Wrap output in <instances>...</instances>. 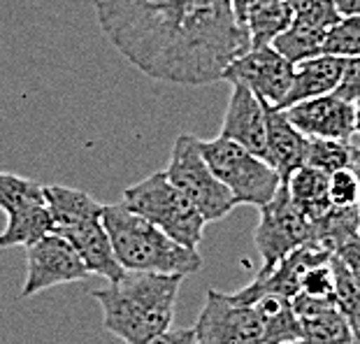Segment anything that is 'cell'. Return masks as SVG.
Masks as SVG:
<instances>
[{
	"label": "cell",
	"mask_w": 360,
	"mask_h": 344,
	"mask_svg": "<svg viewBox=\"0 0 360 344\" xmlns=\"http://www.w3.org/2000/svg\"><path fill=\"white\" fill-rule=\"evenodd\" d=\"M86 277L89 270L72 244L58 233H51L26 249V279L21 298H33L47 288Z\"/></svg>",
	"instance_id": "10"
},
{
	"label": "cell",
	"mask_w": 360,
	"mask_h": 344,
	"mask_svg": "<svg viewBox=\"0 0 360 344\" xmlns=\"http://www.w3.org/2000/svg\"><path fill=\"white\" fill-rule=\"evenodd\" d=\"M356 147L344 140H309L307 160L304 165L316 167V170L333 174L342 167H351Z\"/></svg>",
	"instance_id": "25"
},
{
	"label": "cell",
	"mask_w": 360,
	"mask_h": 344,
	"mask_svg": "<svg viewBox=\"0 0 360 344\" xmlns=\"http://www.w3.org/2000/svg\"><path fill=\"white\" fill-rule=\"evenodd\" d=\"M103 224L110 235L112 251L126 272L151 274H195L202 270V256L198 249L181 247L179 242L156 228L124 203L103 208Z\"/></svg>",
	"instance_id": "3"
},
{
	"label": "cell",
	"mask_w": 360,
	"mask_h": 344,
	"mask_svg": "<svg viewBox=\"0 0 360 344\" xmlns=\"http://www.w3.org/2000/svg\"><path fill=\"white\" fill-rule=\"evenodd\" d=\"M274 3H283V0H254V5H274Z\"/></svg>",
	"instance_id": "36"
},
{
	"label": "cell",
	"mask_w": 360,
	"mask_h": 344,
	"mask_svg": "<svg viewBox=\"0 0 360 344\" xmlns=\"http://www.w3.org/2000/svg\"><path fill=\"white\" fill-rule=\"evenodd\" d=\"M354 105H356V133L360 135V101L354 103Z\"/></svg>",
	"instance_id": "35"
},
{
	"label": "cell",
	"mask_w": 360,
	"mask_h": 344,
	"mask_svg": "<svg viewBox=\"0 0 360 344\" xmlns=\"http://www.w3.org/2000/svg\"><path fill=\"white\" fill-rule=\"evenodd\" d=\"M326 35H328V30L314 28V26L290 19V26L272 42V47L295 65V63H300V60H307V58L319 56V53H323Z\"/></svg>",
	"instance_id": "21"
},
{
	"label": "cell",
	"mask_w": 360,
	"mask_h": 344,
	"mask_svg": "<svg viewBox=\"0 0 360 344\" xmlns=\"http://www.w3.org/2000/svg\"><path fill=\"white\" fill-rule=\"evenodd\" d=\"M254 310L263 324L265 344H283L302 340L300 319L295 317L293 305L281 295H260L254 302Z\"/></svg>",
	"instance_id": "19"
},
{
	"label": "cell",
	"mask_w": 360,
	"mask_h": 344,
	"mask_svg": "<svg viewBox=\"0 0 360 344\" xmlns=\"http://www.w3.org/2000/svg\"><path fill=\"white\" fill-rule=\"evenodd\" d=\"M351 170L356 172V177H358V184H360V147H356L354 160H351ZM358 217H360V198H358Z\"/></svg>",
	"instance_id": "34"
},
{
	"label": "cell",
	"mask_w": 360,
	"mask_h": 344,
	"mask_svg": "<svg viewBox=\"0 0 360 344\" xmlns=\"http://www.w3.org/2000/svg\"><path fill=\"white\" fill-rule=\"evenodd\" d=\"M330 265L335 272V307L349 321L354 335H360V288L356 279L351 277V272L347 270V265L335 254L330 258Z\"/></svg>",
	"instance_id": "24"
},
{
	"label": "cell",
	"mask_w": 360,
	"mask_h": 344,
	"mask_svg": "<svg viewBox=\"0 0 360 344\" xmlns=\"http://www.w3.org/2000/svg\"><path fill=\"white\" fill-rule=\"evenodd\" d=\"M300 293L311 295V298H321V300H335V272H333L330 261L314 265L304 272Z\"/></svg>",
	"instance_id": "29"
},
{
	"label": "cell",
	"mask_w": 360,
	"mask_h": 344,
	"mask_svg": "<svg viewBox=\"0 0 360 344\" xmlns=\"http://www.w3.org/2000/svg\"><path fill=\"white\" fill-rule=\"evenodd\" d=\"M219 137L240 144V147L256 154L258 158H267L265 103L251 94L247 87H242V84H233Z\"/></svg>",
	"instance_id": "14"
},
{
	"label": "cell",
	"mask_w": 360,
	"mask_h": 344,
	"mask_svg": "<svg viewBox=\"0 0 360 344\" xmlns=\"http://www.w3.org/2000/svg\"><path fill=\"white\" fill-rule=\"evenodd\" d=\"M351 344H360V335H354V342Z\"/></svg>",
	"instance_id": "38"
},
{
	"label": "cell",
	"mask_w": 360,
	"mask_h": 344,
	"mask_svg": "<svg viewBox=\"0 0 360 344\" xmlns=\"http://www.w3.org/2000/svg\"><path fill=\"white\" fill-rule=\"evenodd\" d=\"M335 256L347 265V270L351 272V277L356 279V284L360 288V233L344 242L342 247L335 251Z\"/></svg>",
	"instance_id": "31"
},
{
	"label": "cell",
	"mask_w": 360,
	"mask_h": 344,
	"mask_svg": "<svg viewBox=\"0 0 360 344\" xmlns=\"http://www.w3.org/2000/svg\"><path fill=\"white\" fill-rule=\"evenodd\" d=\"M193 344H265L263 324L254 305L235 300L233 293L207 291L193 326Z\"/></svg>",
	"instance_id": "9"
},
{
	"label": "cell",
	"mask_w": 360,
	"mask_h": 344,
	"mask_svg": "<svg viewBox=\"0 0 360 344\" xmlns=\"http://www.w3.org/2000/svg\"><path fill=\"white\" fill-rule=\"evenodd\" d=\"M293 12L288 0L274 5H254L244 21V30L249 35V49L272 47V42L290 26Z\"/></svg>",
	"instance_id": "20"
},
{
	"label": "cell",
	"mask_w": 360,
	"mask_h": 344,
	"mask_svg": "<svg viewBox=\"0 0 360 344\" xmlns=\"http://www.w3.org/2000/svg\"><path fill=\"white\" fill-rule=\"evenodd\" d=\"M147 344H193V328H170Z\"/></svg>",
	"instance_id": "32"
},
{
	"label": "cell",
	"mask_w": 360,
	"mask_h": 344,
	"mask_svg": "<svg viewBox=\"0 0 360 344\" xmlns=\"http://www.w3.org/2000/svg\"><path fill=\"white\" fill-rule=\"evenodd\" d=\"M335 96H340L342 101H347V103L360 101V56L347 58L342 79L335 89Z\"/></svg>",
	"instance_id": "30"
},
{
	"label": "cell",
	"mask_w": 360,
	"mask_h": 344,
	"mask_svg": "<svg viewBox=\"0 0 360 344\" xmlns=\"http://www.w3.org/2000/svg\"><path fill=\"white\" fill-rule=\"evenodd\" d=\"M267 117V163L279 172L281 181L288 179L290 172L304 165L307 160L309 137H304L297 128L286 119L283 110L265 105Z\"/></svg>",
	"instance_id": "15"
},
{
	"label": "cell",
	"mask_w": 360,
	"mask_h": 344,
	"mask_svg": "<svg viewBox=\"0 0 360 344\" xmlns=\"http://www.w3.org/2000/svg\"><path fill=\"white\" fill-rule=\"evenodd\" d=\"M302 340L309 344H351L354 342V331L349 321L342 317L337 307L321 310L316 314L300 319Z\"/></svg>",
	"instance_id": "22"
},
{
	"label": "cell",
	"mask_w": 360,
	"mask_h": 344,
	"mask_svg": "<svg viewBox=\"0 0 360 344\" xmlns=\"http://www.w3.org/2000/svg\"><path fill=\"white\" fill-rule=\"evenodd\" d=\"M163 172L186 196V200L202 214L207 224L226 219L237 208L233 193L221 184L212 167L207 165L198 137L193 135L184 133L174 140L170 163Z\"/></svg>",
	"instance_id": "7"
},
{
	"label": "cell",
	"mask_w": 360,
	"mask_h": 344,
	"mask_svg": "<svg viewBox=\"0 0 360 344\" xmlns=\"http://www.w3.org/2000/svg\"><path fill=\"white\" fill-rule=\"evenodd\" d=\"M293 63L286 60L274 47H258L240 53L224 70L226 82L242 84L265 105L281 107L293 82Z\"/></svg>",
	"instance_id": "11"
},
{
	"label": "cell",
	"mask_w": 360,
	"mask_h": 344,
	"mask_svg": "<svg viewBox=\"0 0 360 344\" xmlns=\"http://www.w3.org/2000/svg\"><path fill=\"white\" fill-rule=\"evenodd\" d=\"M330 251L319 249V247H300L290 251L288 256H283L281 261L270 267V270H260L256 279L233 293L235 300L244 305H254L260 295H281V298H293L300 293L304 272L314 265L330 261Z\"/></svg>",
	"instance_id": "13"
},
{
	"label": "cell",
	"mask_w": 360,
	"mask_h": 344,
	"mask_svg": "<svg viewBox=\"0 0 360 344\" xmlns=\"http://www.w3.org/2000/svg\"><path fill=\"white\" fill-rule=\"evenodd\" d=\"M254 242L260 258H263L260 270H270L283 256L300 247H316L311 224L293 205L283 181L272 200L260 208Z\"/></svg>",
	"instance_id": "8"
},
{
	"label": "cell",
	"mask_w": 360,
	"mask_h": 344,
	"mask_svg": "<svg viewBox=\"0 0 360 344\" xmlns=\"http://www.w3.org/2000/svg\"><path fill=\"white\" fill-rule=\"evenodd\" d=\"M53 233L65 238L86 265L89 274H101L107 281H119L126 274L112 251L110 235L103 224V208L86 191L51 184L44 186Z\"/></svg>",
	"instance_id": "4"
},
{
	"label": "cell",
	"mask_w": 360,
	"mask_h": 344,
	"mask_svg": "<svg viewBox=\"0 0 360 344\" xmlns=\"http://www.w3.org/2000/svg\"><path fill=\"white\" fill-rule=\"evenodd\" d=\"M200 151L219 181L233 193L237 205L263 208L281 186V177L267 160L224 137L198 140Z\"/></svg>",
	"instance_id": "6"
},
{
	"label": "cell",
	"mask_w": 360,
	"mask_h": 344,
	"mask_svg": "<svg viewBox=\"0 0 360 344\" xmlns=\"http://www.w3.org/2000/svg\"><path fill=\"white\" fill-rule=\"evenodd\" d=\"M328 196H330V205L340 210L358 208L360 198V184L358 177L351 167H342V170L333 172L328 177Z\"/></svg>",
	"instance_id": "28"
},
{
	"label": "cell",
	"mask_w": 360,
	"mask_h": 344,
	"mask_svg": "<svg viewBox=\"0 0 360 344\" xmlns=\"http://www.w3.org/2000/svg\"><path fill=\"white\" fill-rule=\"evenodd\" d=\"M283 344H309V342H304V340H295V342H283Z\"/></svg>",
	"instance_id": "37"
},
{
	"label": "cell",
	"mask_w": 360,
	"mask_h": 344,
	"mask_svg": "<svg viewBox=\"0 0 360 344\" xmlns=\"http://www.w3.org/2000/svg\"><path fill=\"white\" fill-rule=\"evenodd\" d=\"M328 177L330 174L321 172L316 167L302 165L295 172H290L288 179L283 181L290 200L311 226L333 210L330 196H328Z\"/></svg>",
	"instance_id": "17"
},
{
	"label": "cell",
	"mask_w": 360,
	"mask_h": 344,
	"mask_svg": "<svg viewBox=\"0 0 360 344\" xmlns=\"http://www.w3.org/2000/svg\"><path fill=\"white\" fill-rule=\"evenodd\" d=\"M344 63H347V58L328 56V53H319V56H314V58L295 63L290 91H288V96L283 98L279 110H286L290 105L311 101V98H319V96L335 94L337 84L342 79Z\"/></svg>",
	"instance_id": "16"
},
{
	"label": "cell",
	"mask_w": 360,
	"mask_h": 344,
	"mask_svg": "<svg viewBox=\"0 0 360 344\" xmlns=\"http://www.w3.org/2000/svg\"><path fill=\"white\" fill-rule=\"evenodd\" d=\"M121 203L135 214L151 221L167 238L179 242L181 247L198 249V244L202 240L207 221L186 200V196L167 179L163 170L151 172L149 177L128 186Z\"/></svg>",
	"instance_id": "5"
},
{
	"label": "cell",
	"mask_w": 360,
	"mask_h": 344,
	"mask_svg": "<svg viewBox=\"0 0 360 344\" xmlns=\"http://www.w3.org/2000/svg\"><path fill=\"white\" fill-rule=\"evenodd\" d=\"M288 5L293 12V21L321 30H330L342 19L333 0H288Z\"/></svg>",
	"instance_id": "27"
},
{
	"label": "cell",
	"mask_w": 360,
	"mask_h": 344,
	"mask_svg": "<svg viewBox=\"0 0 360 344\" xmlns=\"http://www.w3.org/2000/svg\"><path fill=\"white\" fill-rule=\"evenodd\" d=\"M181 281V274L126 272L91 298L103 310L105 331L126 344H147L172 328Z\"/></svg>",
	"instance_id": "2"
},
{
	"label": "cell",
	"mask_w": 360,
	"mask_h": 344,
	"mask_svg": "<svg viewBox=\"0 0 360 344\" xmlns=\"http://www.w3.org/2000/svg\"><path fill=\"white\" fill-rule=\"evenodd\" d=\"M37 200H44V186L37 181L21 177V174L0 170V212L5 217L19 212L33 205Z\"/></svg>",
	"instance_id": "23"
},
{
	"label": "cell",
	"mask_w": 360,
	"mask_h": 344,
	"mask_svg": "<svg viewBox=\"0 0 360 344\" xmlns=\"http://www.w3.org/2000/svg\"><path fill=\"white\" fill-rule=\"evenodd\" d=\"M323 53L340 58L360 56V14L354 17H342L337 24L328 30Z\"/></svg>",
	"instance_id": "26"
},
{
	"label": "cell",
	"mask_w": 360,
	"mask_h": 344,
	"mask_svg": "<svg viewBox=\"0 0 360 344\" xmlns=\"http://www.w3.org/2000/svg\"><path fill=\"white\" fill-rule=\"evenodd\" d=\"M286 119L309 140H344L356 135V105L328 94L290 105L283 110Z\"/></svg>",
	"instance_id": "12"
},
{
	"label": "cell",
	"mask_w": 360,
	"mask_h": 344,
	"mask_svg": "<svg viewBox=\"0 0 360 344\" xmlns=\"http://www.w3.org/2000/svg\"><path fill=\"white\" fill-rule=\"evenodd\" d=\"M94 7L107 40L151 79L212 84L249 51L231 0H94Z\"/></svg>",
	"instance_id": "1"
},
{
	"label": "cell",
	"mask_w": 360,
	"mask_h": 344,
	"mask_svg": "<svg viewBox=\"0 0 360 344\" xmlns=\"http://www.w3.org/2000/svg\"><path fill=\"white\" fill-rule=\"evenodd\" d=\"M337 12L342 17H354V14H360V0H333Z\"/></svg>",
	"instance_id": "33"
},
{
	"label": "cell",
	"mask_w": 360,
	"mask_h": 344,
	"mask_svg": "<svg viewBox=\"0 0 360 344\" xmlns=\"http://www.w3.org/2000/svg\"><path fill=\"white\" fill-rule=\"evenodd\" d=\"M53 233V219L44 200H37L28 208L19 210L5 217V228L0 231V249H10V247H30L37 240L47 238Z\"/></svg>",
	"instance_id": "18"
}]
</instances>
